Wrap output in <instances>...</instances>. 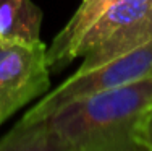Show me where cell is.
Wrapping results in <instances>:
<instances>
[{
    "label": "cell",
    "instance_id": "obj_1",
    "mask_svg": "<svg viewBox=\"0 0 152 151\" xmlns=\"http://www.w3.org/2000/svg\"><path fill=\"white\" fill-rule=\"evenodd\" d=\"M152 106V77L65 102L47 116L18 122L0 151H139L134 132Z\"/></svg>",
    "mask_w": 152,
    "mask_h": 151
},
{
    "label": "cell",
    "instance_id": "obj_4",
    "mask_svg": "<svg viewBox=\"0 0 152 151\" xmlns=\"http://www.w3.org/2000/svg\"><path fill=\"white\" fill-rule=\"evenodd\" d=\"M50 89L47 47L0 39V125Z\"/></svg>",
    "mask_w": 152,
    "mask_h": 151
},
{
    "label": "cell",
    "instance_id": "obj_7",
    "mask_svg": "<svg viewBox=\"0 0 152 151\" xmlns=\"http://www.w3.org/2000/svg\"><path fill=\"white\" fill-rule=\"evenodd\" d=\"M134 140L141 150L152 151V106L139 120L134 132Z\"/></svg>",
    "mask_w": 152,
    "mask_h": 151
},
{
    "label": "cell",
    "instance_id": "obj_6",
    "mask_svg": "<svg viewBox=\"0 0 152 151\" xmlns=\"http://www.w3.org/2000/svg\"><path fill=\"white\" fill-rule=\"evenodd\" d=\"M42 12L31 0H0V39L32 44L39 42Z\"/></svg>",
    "mask_w": 152,
    "mask_h": 151
},
{
    "label": "cell",
    "instance_id": "obj_5",
    "mask_svg": "<svg viewBox=\"0 0 152 151\" xmlns=\"http://www.w3.org/2000/svg\"><path fill=\"white\" fill-rule=\"evenodd\" d=\"M110 2L112 0H83L81 7L76 10L66 26L55 36L50 47H47V62L50 71H58L73 62L71 52L76 42L91 28V24L100 16Z\"/></svg>",
    "mask_w": 152,
    "mask_h": 151
},
{
    "label": "cell",
    "instance_id": "obj_3",
    "mask_svg": "<svg viewBox=\"0 0 152 151\" xmlns=\"http://www.w3.org/2000/svg\"><path fill=\"white\" fill-rule=\"evenodd\" d=\"M147 77H152V41L89 71L73 73L60 86L39 99L34 107L24 112L21 122L37 120L68 101L134 83Z\"/></svg>",
    "mask_w": 152,
    "mask_h": 151
},
{
    "label": "cell",
    "instance_id": "obj_2",
    "mask_svg": "<svg viewBox=\"0 0 152 151\" xmlns=\"http://www.w3.org/2000/svg\"><path fill=\"white\" fill-rule=\"evenodd\" d=\"M152 41V0H112L76 42L71 60L83 57L76 71H89Z\"/></svg>",
    "mask_w": 152,
    "mask_h": 151
}]
</instances>
